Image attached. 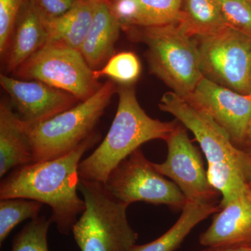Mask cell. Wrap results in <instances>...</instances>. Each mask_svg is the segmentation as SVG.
Listing matches in <instances>:
<instances>
[{"mask_svg":"<svg viewBox=\"0 0 251 251\" xmlns=\"http://www.w3.org/2000/svg\"><path fill=\"white\" fill-rule=\"evenodd\" d=\"M0 85L9 94L18 116L28 125L41 123L76 105L73 94L39 80L0 75Z\"/></svg>","mask_w":251,"mask_h":251,"instance_id":"12","label":"cell"},{"mask_svg":"<svg viewBox=\"0 0 251 251\" xmlns=\"http://www.w3.org/2000/svg\"><path fill=\"white\" fill-rule=\"evenodd\" d=\"M184 99L209 115L236 145L246 143L251 120V94L239 93L203 76Z\"/></svg>","mask_w":251,"mask_h":251,"instance_id":"11","label":"cell"},{"mask_svg":"<svg viewBox=\"0 0 251 251\" xmlns=\"http://www.w3.org/2000/svg\"><path fill=\"white\" fill-rule=\"evenodd\" d=\"M246 144H247L249 149L251 150V120L248 128L247 138H246Z\"/></svg>","mask_w":251,"mask_h":251,"instance_id":"29","label":"cell"},{"mask_svg":"<svg viewBox=\"0 0 251 251\" xmlns=\"http://www.w3.org/2000/svg\"><path fill=\"white\" fill-rule=\"evenodd\" d=\"M220 210L217 204L188 202L173 227L153 242L135 245L130 251H175L200 223Z\"/></svg>","mask_w":251,"mask_h":251,"instance_id":"18","label":"cell"},{"mask_svg":"<svg viewBox=\"0 0 251 251\" xmlns=\"http://www.w3.org/2000/svg\"><path fill=\"white\" fill-rule=\"evenodd\" d=\"M51 222L44 216L31 220L14 238L12 251H49L47 237Z\"/></svg>","mask_w":251,"mask_h":251,"instance_id":"24","label":"cell"},{"mask_svg":"<svg viewBox=\"0 0 251 251\" xmlns=\"http://www.w3.org/2000/svg\"><path fill=\"white\" fill-rule=\"evenodd\" d=\"M130 39L148 46L150 72L171 92L186 98L202 78L197 39L188 35L178 23L125 29Z\"/></svg>","mask_w":251,"mask_h":251,"instance_id":"3","label":"cell"},{"mask_svg":"<svg viewBox=\"0 0 251 251\" xmlns=\"http://www.w3.org/2000/svg\"><path fill=\"white\" fill-rule=\"evenodd\" d=\"M208 180L222 196L220 209L239 198L251 194V184L237 167L227 163H207Z\"/></svg>","mask_w":251,"mask_h":251,"instance_id":"20","label":"cell"},{"mask_svg":"<svg viewBox=\"0 0 251 251\" xmlns=\"http://www.w3.org/2000/svg\"><path fill=\"white\" fill-rule=\"evenodd\" d=\"M141 72L139 59L133 52H122L114 54L106 64L95 71L97 78L110 77L119 85H130L138 80Z\"/></svg>","mask_w":251,"mask_h":251,"instance_id":"23","label":"cell"},{"mask_svg":"<svg viewBox=\"0 0 251 251\" xmlns=\"http://www.w3.org/2000/svg\"><path fill=\"white\" fill-rule=\"evenodd\" d=\"M115 82L108 80L90 98L52 118L27 125L33 163L49 161L70 153L92 133L114 94Z\"/></svg>","mask_w":251,"mask_h":251,"instance_id":"5","label":"cell"},{"mask_svg":"<svg viewBox=\"0 0 251 251\" xmlns=\"http://www.w3.org/2000/svg\"><path fill=\"white\" fill-rule=\"evenodd\" d=\"M43 18L59 17L72 9L77 0H29Z\"/></svg>","mask_w":251,"mask_h":251,"instance_id":"27","label":"cell"},{"mask_svg":"<svg viewBox=\"0 0 251 251\" xmlns=\"http://www.w3.org/2000/svg\"><path fill=\"white\" fill-rule=\"evenodd\" d=\"M226 27L251 36L250 0H219Z\"/></svg>","mask_w":251,"mask_h":251,"instance_id":"25","label":"cell"},{"mask_svg":"<svg viewBox=\"0 0 251 251\" xmlns=\"http://www.w3.org/2000/svg\"><path fill=\"white\" fill-rule=\"evenodd\" d=\"M27 0H0V53H6L18 15Z\"/></svg>","mask_w":251,"mask_h":251,"instance_id":"26","label":"cell"},{"mask_svg":"<svg viewBox=\"0 0 251 251\" xmlns=\"http://www.w3.org/2000/svg\"><path fill=\"white\" fill-rule=\"evenodd\" d=\"M121 29L109 0H97L92 25L80 49L92 70L101 69L114 55Z\"/></svg>","mask_w":251,"mask_h":251,"instance_id":"15","label":"cell"},{"mask_svg":"<svg viewBox=\"0 0 251 251\" xmlns=\"http://www.w3.org/2000/svg\"><path fill=\"white\" fill-rule=\"evenodd\" d=\"M16 77L39 80L73 94L84 101L102 85L80 51L57 42H47L14 72Z\"/></svg>","mask_w":251,"mask_h":251,"instance_id":"6","label":"cell"},{"mask_svg":"<svg viewBox=\"0 0 251 251\" xmlns=\"http://www.w3.org/2000/svg\"><path fill=\"white\" fill-rule=\"evenodd\" d=\"M158 106L192 132L207 163H224L237 167L251 184L250 149L238 148L228 133L209 115L173 92L163 94Z\"/></svg>","mask_w":251,"mask_h":251,"instance_id":"9","label":"cell"},{"mask_svg":"<svg viewBox=\"0 0 251 251\" xmlns=\"http://www.w3.org/2000/svg\"><path fill=\"white\" fill-rule=\"evenodd\" d=\"M184 128L178 125L166 141L168 145L166 161L153 163V166L178 186L186 201L216 204L219 193L209 183L201 153Z\"/></svg>","mask_w":251,"mask_h":251,"instance_id":"10","label":"cell"},{"mask_svg":"<svg viewBox=\"0 0 251 251\" xmlns=\"http://www.w3.org/2000/svg\"><path fill=\"white\" fill-rule=\"evenodd\" d=\"M100 138L94 132L64 156L16 168L1 181L0 199L25 198L48 204L52 209L51 221L60 233L69 234L86 208L77 193L81 158Z\"/></svg>","mask_w":251,"mask_h":251,"instance_id":"1","label":"cell"},{"mask_svg":"<svg viewBox=\"0 0 251 251\" xmlns=\"http://www.w3.org/2000/svg\"><path fill=\"white\" fill-rule=\"evenodd\" d=\"M117 93L118 106L111 126L98 148L80 161V179L105 184L111 172L143 144L166 141L179 125L149 116L140 106L133 85H119Z\"/></svg>","mask_w":251,"mask_h":251,"instance_id":"2","label":"cell"},{"mask_svg":"<svg viewBox=\"0 0 251 251\" xmlns=\"http://www.w3.org/2000/svg\"><path fill=\"white\" fill-rule=\"evenodd\" d=\"M33 163L27 125L5 102L0 104V176Z\"/></svg>","mask_w":251,"mask_h":251,"instance_id":"16","label":"cell"},{"mask_svg":"<svg viewBox=\"0 0 251 251\" xmlns=\"http://www.w3.org/2000/svg\"><path fill=\"white\" fill-rule=\"evenodd\" d=\"M199 242L206 248L251 244V194L221 208Z\"/></svg>","mask_w":251,"mask_h":251,"instance_id":"13","label":"cell"},{"mask_svg":"<svg viewBox=\"0 0 251 251\" xmlns=\"http://www.w3.org/2000/svg\"></svg>","mask_w":251,"mask_h":251,"instance_id":"31","label":"cell"},{"mask_svg":"<svg viewBox=\"0 0 251 251\" xmlns=\"http://www.w3.org/2000/svg\"><path fill=\"white\" fill-rule=\"evenodd\" d=\"M250 1H251V0H250Z\"/></svg>","mask_w":251,"mask_h":251,"instance_id":"30","label":"cell"},{"mask_svg":"<svg viewBox=\"0 0 251 251\" xmlns=\"http://www.w3.org/2000/svg\"><path fill=\"white\" fill-rule=\"evenodd\" d=\"M96 3L97 0H77L62 16L50 19L44 18L48 42L59 43L80 51L93 21Z\"/></svg>","mask_w":251,"mask_h":251,"instance_id":"17","label":"cell"},{"mask_svg":"<svg viewBox=\"0 0 251 251\" xmlns=\"http://www.w3.org/2000/svg\"><path fill=\"white\" fill-rule=\"evenodd\" d=\"M104 185L112 196L128 206L143 202L182 210L186 204L178 186L155 169L140 148L111 172Z\"/></svg>","mask_w":251,"mask_h":251,"instance_id":"7","label":"cell"},{"mask_svg":"<svg viewBox=\"0 0 251 251\" xmlns=\"http://www.w3.org/2000/svg\"><path fill=\"white\" fill-rule=\"evenodd\" d=\"M44 18L29 0L23 5L5 53L6 72H15L48 42Z\"/></svg>","mask_w":251,"mask_h":251,"instance_id":"14","label":"cell"},{"mask_svg":"<svg viewBox=\"0 0 251 251\" xmlns=\"http://www.w3.org/2000/svg\"><path fill=\"white\" fill-rule=\"evenodd\" d=\"M43 203L25 198L0 201V245L18 224L25 220L39 217Z\"/></svg>","mask_w":251,"mask_h":251,"instance_id":"22","label":"cell"},{"mask_svg":"<svg viewBox=\"0 0 251 251\" xmlns=\"http://www.w3.org/2000/svg\"><path fill=\"white\" fill-rule=\"evenodd\" d=\"M178 24L193 37L212 35L226 27L219 0H184Z\"/></svg>","mask_w":251,"mask_h":251,"instance_id":"19","label":"cell"},{"mask_svg":"<svg viewBox=\"0 0 251 251\" xmlns=\"http://www.w3.org/2000/svg\"><path fill=\"white\" fill-rule=\"evenodd\" d=\"M184 0H136L135 27H152L177 23Z\"/></svg>","mask_w":251,"mask_h":251,"instance_id":"21","label":"cell"},{"mask_svg":"<svg viewBox=\"0 0 251 251\" xmlns=\"http://www.w3.org/2000/svg\"><path fill=\"white\" fill-rule=\"evenodd\" d=\"M77 189L86 208L72 232L81 251H130L138 234L127 219L128 206L112 196L103 183L80 179Z\"/></svg>","mask_w":251,"mask_h":251,"instance_id":"4","label":"cell"},{"mask_svg":"<svg viewBox=\"0 0 251 251\" xmlns=\"http://www.w3.org/2000/svg\"><path fill=\"white\" fill-rule=\"evenodd\" d=\"M203 76L242 94L251 92V36L226 27L196 37Z\"/></svg>","mask_w":251,"mask_h":251,"instance_id":"8","label":"cell"},{"mask_svg":"<svg viewBox=\"0 0 251 251\" xmlns=\"http://www.w3.org/2000/svg\"><path fill=\"white\" fill-rule=\"evenodd\" d=\"M201 251H251V244L227 246V247H206Z\"/></svg>","mask_w":251,"mask_h":251,"instance_id":"28","label":"cell"}]
</instances>
